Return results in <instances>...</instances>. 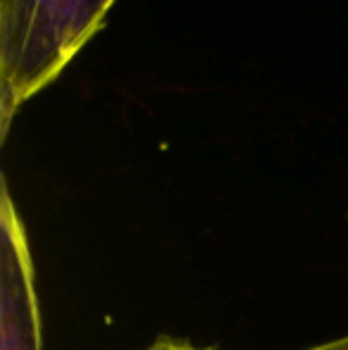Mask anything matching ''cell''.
I'll return each mask as SVG.
<instances>
[{"mask_svg": "<svg viewBox=\"0 0 348 350\" xmlns=\"http://www.w3.org/2000/svg\"><path fill=\"white\" fill-rule=\"evenodd\" d=\"M117 0H0V139L101 31Z\"/></svg>", "mask_w": 348, "mask_h": 350, "instance_id": "cell-1", "label": "cell"}, {"mask_svg": "<svg viewBox=\"0 0 348 350\" xmlns=\"http://www.w3.org/2000/svg\"><path fill=\"white\" fill-rule=\"evenodd\" d=\"M0 350H43L36 262L27 224L5 179L0 196Z\"/></svg>", "mask_w": 348, "mask_h": 350, "instance_id": "cell-2", "label": "cell"}, {"mask_svg": "<svg viewBox=\"0 0 348 350\" xmlns=\"http://www.w3.org/2000/svg\"><path fill=\"white\" fill-rule=\"evenodd\" d=\"M136 350H224V348L200 346V343H193V341H189V338L172 336V334H160V336H155L148 346L136 348Z\"/></svg>", "mask_w": 348, "mask_h": 350, "instance_id": "cell-3", "label": "cell"}, {"mask_svg": "<svg viewBox=\"0 0 348 350\" xmlns=\"http://www.w3.org/2000/svg\"><path fill=\"white\" fill-rule=\"evenodd\" d=\"M298 350H348V334H344V336H336V338H332V341L315 343V346L298 348Z\"/></svg>", "mask_w": 348, "mask_h": 350, "instance_id": "cell-4", "label": "cell"}]
</instances>
